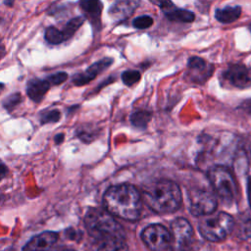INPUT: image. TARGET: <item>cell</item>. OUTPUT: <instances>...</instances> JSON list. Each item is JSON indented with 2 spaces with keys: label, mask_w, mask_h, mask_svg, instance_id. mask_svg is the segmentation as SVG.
Instances as JSON below:
<instances>
[{
  "label": "cell",
  "mask_w": 251,
  "mask_h": 251,
  "mask_svg": "<svg viewBox=\"0 0 251 251\" xmlns=\"http://www.w3.org/2000/svg\"><path fill=\"white\" fill-rule=\"evenodd\" d=\"M103 204L111 215L126 221H136L142 211V196L133 185L122 183L106 190Z\"/></svg>",
  "instance_id": "obj_1"
},
{
  "label": "cell",
  "mask_w": 251,
  "mask_h": 251,
  "mask_svg": "<svg viewBox=\"0 0 251 251\" xmlns=\"http://www.w3.org/2000/svg\"><path fill=\"white\" fill-rule=\"evenodd\" d=\"M142 199L156 213L169 214L176 212L181 204L179 186L170 179H157L144 185Z\"/></svg>",
  "instance_id": "obj_2"
},
{
  "label": "cell",
  "mask_w": 251,
  "mask_h": 251,
  "mask_svg": "<svg viewBox=\"0 0 251 251\" xmlns=\"http://www.w3.org/2000/svg\"><path fill=\"white\" fill-rule=\"evenodd\" d=\"M84 225L89 235L99 244L111 240L126 239L123 226L107 210L89 209L84 217Z\"/></svg>",
  "instance_id": "obj_3"
},
{
  "label": "cell",
  "mask_w": 251,
  "mask_h": 251,
  "mask_svg": "<svg viewBox=\"0 0 251 251\" xmlns=\"http://www.w3.org/2000/svg\"><path fill=\"white\" fill-rule=\"evenodd\" d=\"M173 241L168 251H210L206 243L194 238V231L190 223L184 218L176 219L172 225Z\"/></svg>",
  "instance_id": "obj_4"
},
{
  "label": "cell",
  "mask_w": 251,
  "mask_h": 251,
  "mask_svg": "<svg viewBox=\"0 0 251 251\" xmlns=\"http://www.w3.org/2000/svg\"><path fill=\"white\" fill-rule=\"evenodd\" d=\"M208 178L221 201L226 205H231L235 200L237 189L229 170L224 166H214L208 172Z\"/></svg>",
  "instance_id": "obj_5"
},
{
  "label": "cell",
  "mask_w": 251,
  "mask_h": 251,
  "mask_svg": "<svg viewBox=\"0 0 251 251\" xmlns=\"http://www.w3.org/2000/svg\"><path fill=\"white\" fill-rule=\"evenodd\" d=\"M233 218L225 212L208 217L199 223L200 234L208 241L218 242L224 240L233 229Z\"/></svg>",
  "instance_id": "obj_6"
},
{
  "label": "cell",
  "mask_w": 251,
  "mask_h": 251,
  "mask_svg": "<svg viewBox=\"0 0 251 251\" xmlns=\"http://www.w3.org/2000/svg\"><path fill=\"white\" fill-rule=\"evenodd\" d=\"M188 208L193 216H207L218 206L215 192L208 188H193L188 193Z\"/></svg>",
  "instance_id": "obj_7"
},
{
  "label": "cell",
  "mask_w": 251,
  "mask_h": 251,
  "mask_svg": "<svg viewBox=\"0 0 251 251\" xmlns=\"http://www.w3.org/2000/svg\"><path fill=\"white\" fill-rule=\"evenodd\" d=\"M141 239L144 244L152 251H164L169 249L172 244V233L160 224L147 226L141 232Z\"/></svg>",
  "instance_id": "obj_8"
},
{
  "label": "cell",
  "mask_w": 251,
  "mask_h": 251,
  "mask_svg": "<svg viewBox=\"0 0 251 251\" xmlns=\"http://www.w3.org/2000/svg\"><path fill=\"white\" fill-rule=\"evenodd\" d=\"M222 78L228 85L244 89L251 86V67L243 64L229 65L222 75Z\"/></svg>",
  "instance_id": "obj_9"
},
{
  "label": "cell",
  "mask_w": 251,
  "mask_h": 251,
  "mask_svg": "<svg viewBox=\"0 0 251 251\" xmlns=\"http://www.w3.org/2000/svg\"><path fill=\"white\" fill-rule=\"evenodd\" d=\"M213 72L214 66L200 57H191L187 62L188 77L196 83H204L213 75Z\"/></svg>",
  "instance_id": "obj_10"
},
{
  "label": "cell",
  "mask_w": 251,
  "mask_h": 251,
  "mask_svg": "<svg viewBox=\"0 0 251 251\" xmlns=\"http://www.w3.org/2000/svg\"><path fill=\"white\" fill-rule=\"evenodd\" d=\"M113 63L112 58H104L99 60L89 66L83 73L75 74L73 76V82L76 86H82L88 82H90L93 78H95L99 74L105 71L108 67H110Z\"/></svg>",
  "instance_id": "obj_11"
},
{
  "label": "cell",
  "mask_w": 251,
  "mask_h": 251,
  "mask_svg": "<svg viewBox=\"0 0 251 251\" xmlns=\"http://www.w3.org/2000/svg\"><path fill=\"white\" fill-rule=\"evenodd\" d=\"M57 240L58 233L54 231H44L27 241L23 251H51Z\"/></svg>",
  "instance_id": "obj_12"
},
{
  "label": "cell",
  "mask_w": 251,
  "mask_h": 251,
  "mask_svg": "<svg viewBox=\"0 0 251 251\" xmlns=\"http://www.w3.org/2000/svg\"><path fill=\"white\" fill-rule=\"evenodd\" d=\"M158 5L160 6L162 11L165 13V16L170 21L178 23H191L195 19V15L193 12L186 9L176 8L170 1L158 2Z\"/></svg>",
  "instance_id": "obj_13"
},
{
  "label": "cell",
  "mask_w": 251,
  "mask_h": 251,
  "mask_svg": "<svg viewBox=\"0 0 251 251\" xmlns=\"http://www.w3.org/2000/svg\"><path fill=\"white\" fill-rule=\"evenodd\" d=\"M139 5L136 1H118L114 3L110 10L109 15L116 21H123L127 19Z\"/></svg>",
  "instance_id": "obj_14"
},
{
  "label": "cell",
  "mask_w": 251,
  "mask_h": 251,
  "mask_svg": "<svg viewBox=\"0 0 251 251\" xmlns=\"http://www.w3.org/2000/svg\"><path fill=\"white\" fill-rule=\"evenodd\" d=\"M50 85L51 84L47 80V78H45V79L33 78V79L29 80L27 83L26 93L32 101L38 103L44 98L45 94L47 93V91L50 88Z\"/></svg>",
  "instance_id": "obj_15"
},
{
  "label": "cell",
  "mask_w": 251,
  "mask_h": 251,
  "mask_svg": "<svg viewBox=\"0 0 251 251\" xmlns=\"http://www.w3.org/2000/svg\"><path fill=\"white\" fill-rule=\"evenodd\" d=\"M241 15L240 6H226L217 9L215 12L216 19L223 24H230L236 21Z\"/></svg>",
  "instance_id": "obj_16"
},
{
  "label": "cell",
  "mask_w": 251,
  "mask_h": 251,
  "mask_svg": "<svg viewBox=\"0 0 251 251\" xmlns=\"http://www.w3.org/2000/svg\"><path fill=\"white\" fill-rule=\"evenodd\" d=\"M80 7L84 12L85 16L90 19L92 22H98L100 19V15L102 12L103 5L100 1H81Z\"/></svg>",
  "instance_id": "obj_17"
},
{
  "label": "cell",
  "mask_w": 251,
  "mask_h": 251,
  "mask_svg": "<svg viewBox=\"0 0 251 251\" xmlns=\"http://www.w3.org/2000/svg\"><path fill=\"white\" fill-rule=\"evenodd\" d=\"M151 120V114L148 111L139 110L130 115V123L137 128H145Z\"/></svg>",
  "instance_id": "obj_18"
},
{
  "label": "cell",
  "mask_w": 251,
  "mask_h": 251,
  "mask_svg": "<svg viewBox=\"0 0 251 251\" xmlns=\"http://www.w3.org/2000/svg\"><path fill=\"white\" fill-rule=\"evenodd\" d=\"M97 251H128L126 239H117L100 243Z\"/></svg>",
  "instance_id": "obj_19"
},
{
  "label": "cell",
  "mask_w": 251,
  "mask_h": 251,
  "mask_svg": "<svg viewBox=\"0 0 251 251\" xmlns=\"http://www.w3.org/2000/svg\"><path fill=\"white\" fill-rule=\"evenodd\" d=\"M84 22V18L83 17H75L72 20H70L64 26V28L62 29V32L64 34L65 40L70 39L75 32L81 26V25Z\"/></svg>",
  "instance_id": "obj_20"
},
{
  "label": "cell",
  "mask_w": 251,
  "mask_h": 251,
  "mask_svg": "<svg viewBox=\"0 0 251 251\" xmlns=\"http://www.w3.org/2000/svg\"><path fill=\"white\" fill-rule=\"evenodd\" d=\"M44 37L46 39V41L50 44H60L63 41H65V37L64 34L62 32V30L58 29L55 26H48L45 29V33H44Z\"/></svg>",
  "instance_id": "obj_21"
},
{
  "label": "cell",
  "mask_w": 251,
  "mask_h": 251,
  "mask_svg": "<svg viewBox=\"0 0 251 251\" xmlns=\"http://www.w3.org/2000/svg\"><path fill=\"white\" fill-rule=\"evenodd\" d=\"M141 74L138 71H133V70H126L122 74V80L123 82L127 85L131 86L134 83L138 82L140 79Z\"/></svg>",
  "instance_id": "obj_22"
},
{
  "label": "cell",
  "mask_w": 251,
  "mask_h": 251,
  "mask_svg": "<svg viewBox=\"0 0 251 251\" xmlns=\"http://www.w3.org/2000/svg\"><path fill=\"white\" fill-rule=\"evenodd\" d=\"M152 24H153V19L149 15H143V16L136 17L132 21V25L138 29L148 28L149 26L152 25Z\"/></svg>",
  "instance_id": "obj_23"
},
{
  "label": "cell",
  "mask_w": 251,
  "mask_h": 251,
  "mask_svg": "<svg viewBox=\"0 0 251 251\" xmlns=\"http://www.w3.org/2000/svg\"><path fill=\"white\" fill-rule=\"evenodd\" d=\"M22 101V96L20 93H13L9 96H7L4 100H3V107L11 112L17 105L20 104V102Z\"/></svg>",
  "instance_id": "obj_24"
},
{
  "label": "cell",
  "mask_w": 251,
  "mask_h": 251,
  "mask_svg": "<svg viewBox=\"0 0 251 251\" xmlns=\"http://www.w3.org/2000/svg\"><path fill=\"white\" fill-rule=\"evenodd\" d=\"M61 118V113L54 109V110H49L45 111L41 115V124H52V123H57Z\"/></svg>",
  "instance_id": "obj_25"
},
{
  "label": "cell",
  "mask_w": 251,
  "mask_h": 251,
  "mask_svg": "<svg viewBox=\"0 0 251 251\" xmlns=\"http://www.w3.org/2000/svg\"><path fill=\"white\" fill-rule=\"evenodd\" d=\"M47 80L50 82V84H54V85H58L63 83L67 78H68V75L65 72H58L56 74H53L51 75H49L48 77H46Z\"/></svg>",
  "instance_id": "obj_26"
},
{
  "label": "cell",
  "mask_w": 251,
  "mask_h": 251,
  "mask_svg": "<svg viewBox=\"0 0 251 251\" xmlns=\"http://www.w3.org/2000/svg\"><path fill=\"white\" fill-rule=\"evenodd\" d=\"M77 136L83 142H90L95 138V131H90V130H87L86 127H82L77 129Z\"/></svg>",
  "instance_id": "obj_27"
},
{
  "label": "cell",
  "mask_w": 251,
  "mask_h": 251,
  "mask_svg": "<svg viewBox=\"0 0 251 251\" xmlns=\"http://www.w3.org/2000/svg\"><path fill=\"white\" fill-rule=\"evenodd\" d=\"M64 137H65V134H64V133H58V134H56L55 137H54L55 143H56V144L62 143L63 140H64Z\"/></svg>",
  "instance_id": "obj_28"
},
{
  "label": "cell",
  "mask_w": 251,
  "mask_h": 251,
  "mask_svg": "<svg viewBox=\"0 0 251 251\" xmlns=\"http://www.w3.org/2000/svg\"><path fill=\"white\" fill-rule=\"evenodd\" d=\"M247 193H248V200L249 204L251 207V176L248 178V183H247Z\"/></svg>",
  "instance_id": "obj_29"
},
{
  "label": "cell",
  "mask_w": 251,
  "mask_h": 251,
  "mask_svg": "<svg viewBox=\"0 0 251 251\" xmlns=\"http://www.w3.org/2000/svg\"><path fill=\"white\" fill-rule=\"evenodd\" d=\"M6 173H7V168L5 167L4 164H2L1 165V178H3L5 176Z\"/></svg>",
  "instance_id": "obj_30"
},
{
  "label": "cell",
  "mask_w": 251,
  "mask_h": 251,
  "mask_svg": "<svg viewBox=\"0 0 251 251\" xmlns=\"http://www.w3.org/2000/svg\"><path fill=\"white\" fill-rule=\"evenodd\" d=\"M66 251H75V250H66Z\"/></svg>",
  "instance_id": "obj_31"
}]
</instances>
